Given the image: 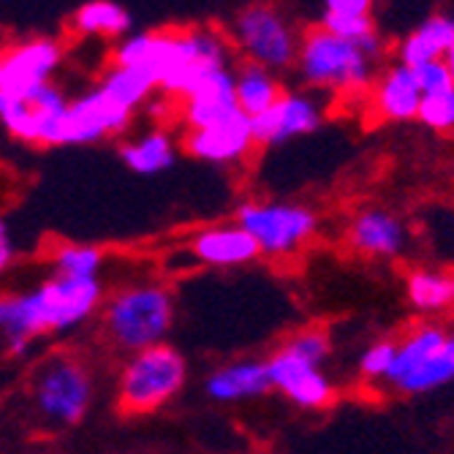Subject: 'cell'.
I'll list each match as a JSON object with an SVG mask.
<instances>
[{"mask_svg":"<svg viewBox=\"0 0 454 454\" xmlns=\"http://www.w3.org/2000/svg\"><path fill=\"white\" fill-rule=\"evenodd\" d=\"M114 66L142 68L155 90L185 98L201 76L229 68V41L210 27L131 33L117 44Z\"/></svg>","mask_w":454,"mask_h":454,"instance_id":"cell-1","label":"cell"},{"mask_svg":"<svg viewBox=\"0 0 454 454\" xmlns=\"http://www.w3.org/2000/svg\"><path fill=\"white\" fill-rule=\"evenodd\" d=\"M98 280L55 278L33 292L0 297V333L12 340L17 354H25L30 340L44 333H68L85 324L101 305Z\"/></svg>","mask_w":454,"mask_h":454,"instance_id":"cell-2","label":"cell"},{"mask_svg":"<svg viewBox=\"0 0 454 454\" xmlns=\"http://www.w3.org/2000/svg\"><path fill=\"white\" fill-rule=\"evenodd\" d=\"M300 79L310 90L335 93L340 98L370 96L379 63L364 55L359 44L326 33L321 25L300 35V52L294 63Z\"/></svg>","mask_w":454,"mask_h":454,"instance_id":"cell-3","label":"cell"},{"mask_svg":"<svg viewBox=\"0 0 454 454\" xmlns=\"http://www.w3.org/2000/svg\"><path fill=\"white\" fill-rule=\"evenodd\" d=\"M172 324L175 300L158 283H137L122 288L104 310V326L109 340L129 354L160 346L167 340Z\"/></svg>","mask_w":454,"mask_h":454,"instance_id":"cell-4","label":"cell"},{"mask_svg":"<svg viewBox=\"0 0 454 454\" xmlns=\"http://www.w3.org/2000/svg\"><path fill=\"white\" fill-rule=\"evenodd\" d=\"M454 381V333L419 324L397 340L387 387L397 395H427Z\"/></svg>","mask_w":454,"mask_h":454,"instance_id":"cell-5","label":"cell"},{"mask_svg":"<svg viewBox=\"0 0 454 454\" xmlns=\"http://www.w3.org/2000/svg\"><path fill=\"white\" fill-rule=\"evenodd\" d=\"M234 223L272 259L294 256L318 234V213L297 201H242Z\"/></svg>","mask_w":454,"mask_h":454,"instance_id":"cell-6","label":"cell"},{"mask_svg":"<svg viewBox=\"0 0 454 454\" xmlns=\"http://www.w3.org/2000/svg\"><path fill=\"white\" fill-rule=\"evenodd\" d=\"M188 381V364L183 354L167 343L137 351L120 373V405L131 414H147L169 403Z\"/></svg>","mask_w":454,"mask_h":454,"instance_id":"cell-7","label":"cell"},{"mask_svg":"<svg viewBox=\"0 0 454 454\" xmlns=\"http://www.w3.org/2000/svg\"><path fill=\"white\" fill-rule=\"evenodd\" d=\"M231 44L242 52L245 63L262 66L272 74L294 68L300 52V33L275 6H245L229 30Z\"/></svg>","mask_w":454,"mask_h":454,"instance_id":"cell-8","label":"cell"},{"mask_svg":"<svg viewBox=\"0 0 454 454\" xmlns=\"http://www.w3.org/2000/svg\"><path fill=\"white\" fill-rule=\"evenodd\" d=\"M68 98L60 88L44 85L33 93L0 96V122L4 129L30 145L63 147V126H66Z\"/></svg>","mask_w":454,"mask_h":454,"instance_id":"cell-9","label":"cell"},{"mask_svg":"<svg viewBox=\"0 0 454 454\" xmlns=\"http://www.w3.org/2000/svg\"><path fill=\"white\" fill-rule=\"evenodd\" d=\"M38 411L55 425H76L85 419L90 400H93V381L90 373L74 359H52L38 370L33 387Z\"/></svg>","mask_w":454,"mask_h":454,"instance_id":"cell-10","label":"cell"},{"mask_svg":"<svg viewBox=\"0 0 454 454\" xmlns=\"http://www.w3.org/2000/svg\"><path fill=\"white\" fill-rule=\"evenodd\" d=\"M134 112L112 98L101 85L68 101L63 145H93L106 137L122 134L131 126Z\"/></svg>","mask_w":454,"mask_h":454,"instance_id":"cell-11","label":"cell"},{"mask_svg":"<svg viewBox=\"0 0 454 454\" xmlns=\"http://www.w3.org/2000/svg\"><path fill=\"white\" fill-rule=\"evenodd\" d=\"M324 104L308 90H283V96L259 117L251 120L256 145H286L292 139L308 137L321 129Z\"/></svg>","mask_w":454,"mask_h":454,"instance_id":"cell-12","label":"cell"},{"mask_svg":"<svg viewBox=\"0 0 454 454\" xmlns=\"http://www.w3.org/2000/svg\"><path fill=\"white\" fill-rule=\"evenodd\" d=\"M267 362V376H270V387L278 389L280 395H286L294 405L305 408V411H318L333 405L335 400V384L329 379L321 367L300 359L297 354H292L286 346L278 348Z\"/></svg>","mask_w":454,"mask_h":454,"instance_id":"cell-13","label":"cell"},{"mask_svg":"<svg viewBox=\"0 0 454 454\" xmlns=\"http://www.w3.org/2000/svg\"><path fill=\"white\" fill-rule=\"evenodd\" d=\"M346 242L356 256L392 262L405 254L408 229L395 213L370 204V207H362L348 218Z\"/></svg>","mask_w":454,"mask_h":454,"instance_id":"cell-14","label":"cell"},{"mask_svg":"<svg viewBox=\"0 0 454 454\" xmlns=\"http://www.w3.org/2000/svg\"><path fill=\"white\" fill-rule=\"evenodd\" d=\"M256 147L251 117L237 112L215 126L207 129H193L185 137V150L207 163H218V167H234V163L245 160Z\"/></svg>","mask_w":454,"mask_h":454,"instance_id":"cell-15","label":"cell"},{"mask_svg":"<svg viewBox=\"0 0 454 454\" xmlns=\"http://www.w3.org/2000/svg\"><path fill=\"white\" fill-rule=\"evenodd\" d=\"M63 60V50L52 38H33L4 55V93H33L50 85Z\"/></svg>","mask_w":454,"mask_h":454,"instance_id":"cell-16","label":"cell"},{"mask_svg":"<svg viewBox=\"0 0 454 454\" xmlns=\"http://www.w3.org/2000/svg\"><path fill=\"white\" fill-rule=\"evenodd\" d=\"M237 90H234V68H218L207 76H201L191 93L183 98V117L188 131L207 129L215 122L237 114Z\"/></svg>","mask_w":454,"mask_h":454,"instance_id":"cell-17","label":"cell"},{"mask_svg":"<svg viewBox=\"0 0 454 454\" xmlns=\"http://www.w3.org/2000/svg\"><path fill=\"white\" fill-rule=\"evenodd\" d=\"M422 88L417 82V71L392 63L387 66L370 88V106L373 114L384 122H411L419 114Z\"/></svg>","mask_w":454,"mask_h":454,"instance_id":"cell-18","label":"cell"},{"mask_svg":"<svg viewBox=\"0 0 454 454\" xmlns=\"http://www.w3.org/2000/svg\"><path fill=\"white\" fill-rule=\"evenodd\" d=\"M191 251L201 264L221 267V270L251 264L262 256L251 234H245L237 223H218L201 229L193 237Z\"/></svg>","mask_w":454,"mask_h":454,"instance_id":"cell-19","label":"cell"},{"mask_svg":"<svg viewBox=\"0 0 454 454\" xmlns=\"http://www.w3.org/2000/svg\"><path fill=\"white\" fill-rule=\"evenodd\" d=\"M270 376H267V362L262 359H237L229 362L207 376L204 381V392L215 403H242L267 395Z\"/></svg>","mask_w":454,"mask_h":454,"instance_id":"cell-20","label":"cell"},{"mask_svg":"<svg viewBox=\"0 0 454 454\" xmlns=\"http://www.w3.org/2000/svg\"><path fill=\"white\" fill-rule=\"evenodd\" d=\"M451 41H454V17L433 14L397 44V63L408 68H419L425 63L443 60Z\"/></svg>","mask_w":454,"mask_h":454,"instance_id":"cell-21","label":"cell"},{"mask_svg":"<svg viewBox=\"0 0 454 454\" xmlns=\"http://www.w3.org/2000/svg\"><path fill=\"white\" fill-rule=\"evenodd\" d=\"M405 297L411 308L435 316L454 308V272L438 267H414L405 275Z\"/></svg>","mask_w":454,"mask_h":454,"instance_id":"cell-22","label":"cell"},{"mask_svg":"<svg viewBox=\"0 0 454 454\" xmlns=\"http://www.w3.org/2000/svg\"><path fill=\"white\" fill-rule=\"evenodd\" d=\"M120 158L134 175L153 177V175H163L167 169L175 167L177 147H175V139H172L169 131L153 129V131H147V134L122 145Z\"/></svg>","mask_w":454,"mask_h":454,"instance_id":"cell-23","label":"cell"},{"mask_svg":"<svg viewBox=\"0 0 454 454\" xmlns=\"http://www.w3.org/2000/svg\"><path fill=\"white\" fill-rule=\"evenodd\" d=\"M234 90H237L239 112L251 120L264 114L283 96V85L278 74L254 63H242L239 68H234Z\"/></svg>","mask_w":454,"mask_h":454,"instance_id":"cell-24","label":"cell"},{"mask_svg":"<svg viewBox=\"0 0 454 454\" xmlns=\"http://www.w3.org/2000/svg\"><path fill=\"white\" fill-rule=\"evenodd\" d=\"M373 9L376 6L370 0H326L321 12V27L356 44V41L379 33Z\"/></svg>","mask_w":454,"mask_h":454,"instance_id":"cell-25","label":"cell"},{"mask_svg":"<svg viewBox=\"0 0 454 454\" xmlns=\"http://www.w3.org/2000/svg\"><path fill=\"white\" fill-rule=\"evenodd\" d=\"M71 25L79 35H101V38H126L131 35L134 17L126 6L114 4V0H90V4H82Z\"/></svg>","mask_w":454,"mask_h":454,"instance_id":"cell-26","label":"cell"},{"mask_svg":"<svg viewBox=\"0 0 454 454\" xmlns=\"http://www.w3.org/2000/svg\"><path fill=\"white\" fill-rule=\"evenodd\" d=\"M101 88L117 98L122 106H129L131 112L137 106H142L153 93H155V82L147 71L142 68H131V66H112L104 79H101Z\"/></svg>","mask_w":454,"mask_h":454,"instance_id":"cell-27","label":"cell"},{"mask_svg":"<svg viewBox=\"0 0 454 454\" xmlns=\"http://www.w3.org/2000/svg\"><path fill=\"white\" fill-rule=\"evenodd\" d=\"M104 256L93 245H60L55 254V278L66 280H98Z\"/></svg>","mask_w":454,"mask_h":454,"instance_id":"cell-28","label":"cell"},{"mask_svg":"<svg viewBox=\"0 0 454 454\" xmlns=\"http://www.w3.org/2000/svg\"><path fill=\"white\" fill-rule=\"evenodd\" d=\"M395 351H397V340L395 338H381L376 343H370L359 359H356V373L362 381L373 384V381H387L392 362H395Z\"/></svg>","mask_w":454,"mask_h":454,"instance_id":"cell-29","label":"cell"},{"mask_svg":"<svg viewBox=\"0 0 454 454\" xmlns=\"http://www.w3.org/2000/svg\"><path fill=\"white\" fill-rule=\"evenodd\" d=\"M417 120L422 122L425 129H430L435 134L454 131V88L451 90H443V93L422 96Z\"/></svg>","mask_w":454,"mask_h":454,"instance_id":"cell-30","label":"cell"},{"mask_svg":"<svg viewBox=\"0 0 454 454\" xmlns=\"http://www.w3.org/2000/svg\"><path fill=\"white\" fill-rule=\"evenodd\" d=\"M286 348L292 351V354H297L300 359H305V362L321 367V364L329 359V354H333V340H329L326 329H321V326H308V329H300L297 335L288 338V340H286Z\"/></svg>","mask_w":454,"mask_h":454,"instance_id":"cell-31","label":"cell"},{"mask_svg":"<svg viewBox=\"0 0 454 454\" xmlns=\"http://www.w3.org/2000/svg\"><path fill=\"white\" fill-rule=\"evenodd\" d=\"M417 71V82L422 88V96H433V93H443V90H451V76L443 66V60H435V63H425Z\"/></svg>","mask_w":454,"mask_h":454,"instance_id":"cell-32","label":"cell"},{"mask_svg":"<svg viewBox=\"0 0 454 454\" xmlns=\"http://www.w3.org/2000/svg\"><path fill=\"white\" fill-rule=\"evenodd\" d=\"M14 259V242H12V231L6 226V221H0V272H4Z\"/></svg>","mask_w":454,"mask_h":454,"instance_id":"cell-33","label":"cell"},{"mask_svg":"<svg viewBox=\"0 0 454 454\" xmlns=\"http://www.w3.org/2000/svg\"><path fill=\"white\" fill-rule=\"evenodd\" d=\"M443 66H446V71H449V76H451V85H454V41H451L449 52L443 55Z\"/></svg>","mask_w":454,"mask_h":454,"instance_id":"cell-34","label":"cell"},{"mask_svg":"<svg viewBox=\"0 0 454 454\" xmlns=\"http://www.w3.org/2000/svg\"><path fill=\"white\" fill-rule=\"evenodd\" d=\"M0 96H4V55H0Z\"/></svg>","mask_w":454,"mask_h":454,"instance_id":"cell-35","label":"cell"}]
</instances>
